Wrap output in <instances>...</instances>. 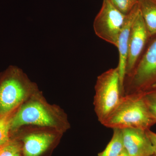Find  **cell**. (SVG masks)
<instances>
[{"mask_svg": "<svg viewBox=\"0 0 156 156\" xmlns=\"http://www.w3.org/2000/svg\"><path fill=\"white\" fill-rule=\"evenodd\" d=\"M156 123L142 93H138L124 95L119 106L101 125L113 129L139 128L147 130Z\"/></svg>", "mask_w": 156, "mask_h": 156, "instance_id": "1", "label": "cell"}, {"mask_svg": "<svg viewBox=\"0 0 156 156\" xmlns=\"http://www.w3.org/2000/svg\"><path fill=\"white\" fill-rule=\"evenodd\" d=\"M93 104L98 119L101 124L113 112L124 96L118 66L98 76Z\"/></svg>", "mask_w": 156, "mask_h": 156, "instance_id": "2", "label": "cell"}, {"mask_svg": "<svg viewBox=\"0 0 156 156\" xmlns=\"http://www.w3.org/2000/svg\"><path fill=\"white\" fill-rule=\"evenodd\" d=\"M35 89L21 70L10 66L0 76V115L17 109Z\"/></svg>", "mask_w": 156, "mask_h": 156, "instance_id": "3", "label": "cell"}, {"mask_svg": "<svg viewBox=\"0 0 156 156\" xmlns=\"http://www.w3.org/2000/svg\"><path fill=\"white\" fill-rule=\"evenodd\" d=\"M156 88V36L143 53L132 72L124 80V95Z\"/></svg>", "mask_w": 156, "mask_h": 156, "instance_id": "4", "label": "cell"}, {"mask_svg": "<svg viewBox=\"0 0 156 156\" xmlns=\"http://www.w3.org/2000/svg\"><path fill=\"white\" fill-rule=\"evenodd\" d=\"M126 16L110 0H103L101 9L93 23L95 34L103 41L117 47Z\"/></svg>", "mask_w": 156, "mask_h": 156, "instance_id": "5", "label": "cell"}, {"mask_svg": "<svg viewBox=\"0 0 156 156\" xmlns=\"http://www.w3.org/2000/svg\"><path fill=\"white\" fill-rule=\"evenodd\" d=\"M26 125L55 127L56 121L44 104L33 100L17 109L11 119V132Z\"/></svg>", "mask_w": 156, "mask_h": 156, "instance_id": "6", "label": "cell"}, {"mask_svg": "<svg viewBox=\"0 0 156 156\" xmlns=\"http://www.w3.org/2000/svg\"><path fill=\"white\" fill-rule=\"evenodd\" d=\"M149 39L147 29L139 8L131 27L129 37L126 77L129 75L134 69L143 53Z\"/></svg>", "mask_w": 156, "mask_h": 156, "instance_id": "7", "label": "cell"}, {"mask_svg": "<svg viewBox=\"0 0 156 156\" xmlns=\"http://www.w3.org/2000/svg\"><path fill=\"white\" fill-rule=\"evenodd\" d=\"M122 130L124 149L129 155L151 156L154 154L146 130L139 128H126Z\"/></svg>", "mask_w": 156, "mask_h": 156, "instance_id": "8", "label": "cell"}, {"mask_svg": "<svg viewBox=\"0 0 156 156\" xmlns=\"http://www.w3.org/2000/svg\"><path fill=\"white\" fill-rule=\"evenodd\" d=\"M138 10L139 7L138 4H137L131 12L126 15L117 44L116 48H118L119 52V64L117 66L119 71L120 80L123 89L124 80L126 77V62L128 55L129 37L131 27Z\"/></svg>", "mask_w": 156, "mask_h": 156, "instance_id": "9", "label": "cell"}, {"mask_svg": "<svg viewBox=\"0 0 156 156\" xmlns=\"http://www.w3.org/2000/svg\"><path fill=\"white\" fill-rule=\"evenodd\" d=\"M55 139L49 133H32L23 138L22 151L24 156H41L48 150Z\"/></svg>", "mask_w": 156, "mask_h": 156, "instance_id": "10", "label": "cell"}, {"mask_svg": "<svg viewBox=\"0 0 156 156\" xmlns=\"http://www.w3.org/2000/svg\"><path fill=\"white\" fill-rule=\"evenodd\" d=\"M137 4L149 39L153 38L156 36V0H139Z\"/></svg>", "mask_w": 156, "mask_h": 156, "instance_id": "11", "label": "cell"}, {"mask_svg": "<svg viewBox=\"0 0 156 156\" xmlns=\"http://www.w3.org/2000/svg\"><path fill=\"white\" fill-rule=\"evenodd\" d=\"M110 141L98 156H118L124 150L122 129L115 128Z\"/></svg>", "mask_w": 156, "mask_h": 156, "instance_id": "12", "label": "cell"}, {"mask_svg": "<svg viewBox=\"0 0 156 156\" xmlns=\"http://www.w3.org/2000/svg\"><path fill=\"white\" fill-rule=\"evenodd\" d=\"M17 109L7 114L0 115V146L12 139L11 136V121Z\"/></svg>", "mask_w": 156, "mask_h": 156, "instance_id": "13", "label": "cell"}, {"mask_svg": "<svg viewBox=\"0 0 156 156\" xmlns=\"http://www.w3.org/2000/svg\"><path fill=\"white\" fill-rule=\"evenodd\" d=\"M22 151V144L14 139L0 146V156H14Z\"/></svg>", "mask_w": 156, "mask_h": 156, "instance_id": "14", "label": "cell"}, {"mask_svg": "<svg viewBox=\"0 0 156 156\" xmlns=\"http://www.w3.org/2000/svg\"><path fill=\"white\" fill-rule=\"evenodd\" d=\"M142 94L150 113L156 122V88Z\"/></svg>", "mask_w": 156, "mask_h": 156, "instance_id": "15", "label": "cell"}, {"mask_svg": "<svg viewBox=\"0 0 156 156\" xmlns=\"http://www.w3.org/2000/svg\"><path fill=\"white\" fill-rule=\"evenodd\" d=\"M112 4L125 15L129 14L139 0H110Z\"/></svg>", "mask_w": 156, "mask_h": 156, "instance_id": "16", "label": "cell"}, {"mask_svg": "<svg viewBox=\"0 0 156 156\" xmlns=\"http://www.w3.org/2000/svg\"><path fill=\"white\" fill-rule=\"evenodd\" d=\"M146 132L152 145L154 155L156 156V133L151 131L150 129L147 130Z\"/></svg>", "mask_w": 156, "mask_h": 156, "instance_id": "17", "label": "cell"}, {"mask_svg": "<svg viewBox=\"0 0 156 156\" xmlns=\"http://www.w3.org/2000/svg\"><path fill=\"white\" fill-rule=\"evenodd\" d=\"M118 156H130L129 155V154H128V153H127V152L126 151V150L124 149V150L122 151V153H121V154H120Z\"/></svg>", "mask_w": 156, "mask_h": 156, "instance_id": "18", "label": "cell"}, {"mask_svg": "<svg viewBox=\"0 0 156 156\" xmlns=\"http://www.w3.org/2000/svg\"><path fill=\"white\" fill-rule=\"evenodd\" d=\"M14 156H21V152L16 154H15Z\"/></svg>", "mask_w": 156, "mask_h": 156, "instance_id": "19", "label": "cell"}, {"mask_svg": "<svg viewBox=\"0 0 156 156\" xmlns=\"http://www.w3.org/2000/svg\"><path fill=\"white\" fill-rule=\"evenodd\" d=\"M151 156H156L155 155H151Z\"/></svg>", "mask_w": 156, "mask_h": 156, "instance_id": "20", "label": "cell"}]
</instances>
